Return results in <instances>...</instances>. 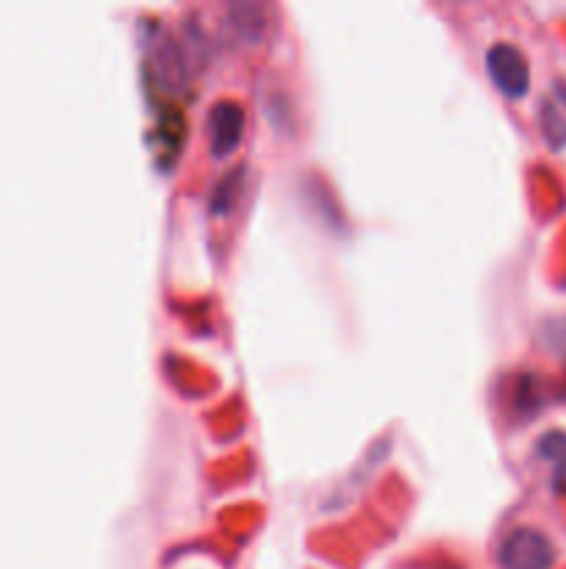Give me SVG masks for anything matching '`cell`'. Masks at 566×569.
Segmentation results:
<instances>
[{"mask_svg":"<svg viewBox=\"0 0 566 569\" xmlns=\"http://www.w3.org/2000/svg\"><path fill=\"white\" fill-rule=\"evenodd\" d=\"M144 50H148V70L155 87L166 94L181 92L183 83H186V64H183L181 48L175 44V39L166 31H161L159 22L150 26Z\"/></svg>","mask_w":566,"mask_h":569,"instance_id":"2","label":"cell"},{"mask_svg":"<svg viewBox=\"0 0 566 569\" xmlns=\"http://www.w3.org/2000/svg\"><path fill=\"white\" fill-rule=\"evenodd\" d=\"M536 453L542 456L547 465H553V489L558 495H566V433L564 431H547L536 445Z\"/></svg>","mask_w":566,"mask_h":569,"instance_id":"7","label":"cell"},{"mask_svg":"<svg viewBox=\"0 0 566 569\" xmlns=\"http://www.w3.org/2000/svg\"><path fill=\"white\" fill-rule=\"evenodd\" d=\"M205 131H209V148L214 156H225L242 142L244 131V109L242 103L231 98H222L211 103L205 117Z\"/></svg>","mask_w":566,"mask_h":569,"instance_id":"4","label":"cell"},{"mask_svg":"<svg viewBox=\"0 0 566 569\" xmlns=\"http://www.w3.org/2000/svg\"><path fill=\"white\" fill-rule=\"evenodd\" d=\"M538 128L553 150L566 148V78H555L538 100Z\"/></svg>","mask_w":566,"mask_h":569,"instance_id":"5","label":"cell"},{"mask_svg":"<svg viewBox=\"0 0 566 569\" xmlns=\"http://www.w3.org/2000/svg\"><path fill=\"white\" fill-rule=\"evenodd\" d=\"M486 70L497 89L508 98H522L530 87V64L525 53L511 42H494L486 50Z\"/></svg>","mask_w":566,"mask_h":569,"instance_id":"3","label":"cell"},{"mask_svg":"<svg viewBox=\"0 0 566 569\" xmlns=\"http://www.w3.org/2000/svg\"><path fill=\"white\" fill-rule=\"evenodd\" d=\"M239 183H242V167H236V170L225 172V176H222L220 181H216L214 192H211V209H214V211L231 209V203H233V200H236Z\"/></svg>","mask_w":566,"mask_h":569,"instance_id":"8","label":"cell"},{"mask_svg":"<svg viewBox=\"0 0 566 569\" xmlns=\"http://www.w3.org/2000/svg\"><path fill=\"white\" fill-rule=\"evenodd\" d=\"M547 342L553 345L555 350H566V317L564 320L547 322Z\"/></svg>","mask_w":566,"mask_h":569,"instance_id":"9","label":"cell"},{"mask_svg":"<svg viewBox=\"0 0 566 569\" xmlns=\"http://www.w3.org/2000/svg\"><path fill=\"white\" fill-rule=\"evenodd\" d=\"M497 561L503 569H553L555 548L538 528H514L499 542Z\"/></svg>","mask_w":566,"mask_h":569,"instance_id":"1","label":"cell"},{"mask_svg":"<svg viewBox=\"0 0 566 569\" xmlns=\"http://www.w3.org/2000/svg\"><path fill=\"white\" fill-rule=\"evenodd\" d=\"M228 22L244 42H259L266 33V26H270V11H266V6L255 3V0H233L228 6Z\"/></svg>","mask_w":566,"mask_h":569,"instance_id":"6","label":"cell"}]
</instances>
